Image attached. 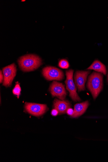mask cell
<instances>
[{
    "instance_id": "cell-1",
    "label": "cell",
    "mask_w": 108,
    "mask_h": 162,
    "mask_svg": "<svg viewBox=\"0 0 108 162\" xmlns=\"http://www.w3.org/2000/svg\"><path fill=\"white\" fill-rule=\"evenodd\" d=\"M20 69L25 72L31 71L38 68L42 64V60L39 56L29 55L21 57L18 60Z\"/></svg>"
},
{
    "instance_id": "cell-2",
    "label": "cell",
    "mask_w": 108,
    "mask_h": 162,
    "mask_svg": "<svg viewBox=\"0 0 108 162\" xmlns=\"http://www.w3.org/2000/svg\"><path fill=\"white\" fill-rule=\"evenodd\" d=\"M87 86L94 99H96L103 89L102 74L95 72L92 73L89 77Z\"/></svg>"
},
{
    "instance_id": "cell-3",
    "label": "cell",
    "mask_w": 108,
    "mask_h": 162,
    "mask_svg": "<svg viewBox=\"0 0 108 162\" xmlns=\"http://www.w3.org/2000/svg\"><path fill=\"white\" fill-rule=\"evenodd\" d=\"M73 70L72 69L69 70L66 72V79L65 81L66 88L69 92L70 97L75 101H80V98L76 92V88L75 84L73 82Z\"/></svg>"
},
{
    "instance_id": "cell-4",
    "label": "cell",
    "mask_w": 108,
    "mask_h": 162,
    "mask_svg": "<svg viewBox=\"0 0 108 162\" xmlns=\"http://www.w3.org/2000/svg\"><path fill=\"white\" fill-rule=\"evenodd\" d=\"M42 74L46 79L48 80L60 81L64 77L63 72L61 70L55 67H48L42 70Z\"/></svg>"
},
{
    "instance_id": "cell-5",
    "label": "cell",
    "mask_w": 108,
    "mask_h": 162,
    "mask_svg": "<svg viewBox=\"0 0 108 162\" xmlns=\"http://www.w3.org/2000/svg\"><path fill=\"white\" fill-rule=\"evenodd\" d=\"M17 69L14 64L4 67L3 69L4 81L3 85L6 87L11 86L12 83L16 75Z\"/></svg>"
},
{
    "instance_id": "cell-6",
    "label": "cell",
    "mask_w": 108,
    "mask_h": 162,
    "mask_svg": "<svg viewBox=\"0 0 108 162\" xmlns=\"http://www.w3.org/2000/svg\"><path fill=\"white\" fill-rule=\"evenodd\" d=\"M25 110L31 114L35 116H40L47 111L48 108L45 104L26 103Z\"/></svg>"
},
{
    "instance_id": "cell-7",
    "label": "cell",
    "mask_w": 108,
    "mask_h": 162,
    "mask_svg": "<svg viewBox=\"0 0 108 162\" xmlns=\"http://www.w3.org/2000/svg\"><path fill=\"white\" fill-rule=\"evenodd\" d=\"M50 91L52 95L60 99L63 100L66 98L67 93L62 83L53 81L50 86Z\"/></svg>"
},
{
    "instance_id": "cell-8",
    "label": "cell",
    "mask_w": 108,
    "mask_h": 162,
    "mask_svg": "<svg viewBox=\"0 0 108 162\" xmlns=\"http://www.w3.org/2000/svg\"><path fill=\"white\" fill-rule=\"evenodd\" d=\"M90 72V71H78L76 72L74 79L79 92L85 90V83Z\"/></svg>"
},
{
    "instance_id": "cell-9",
    "label": "cell",
    "mask_w": 108,
    "mask_h": 162,
    "mask_svg": "<svg viewBox=\"0 0 108 162\" xmlns=\"http://www.w3.org/2000/svg\"><path fill=\"white\" fill-rule=\"evenodd\" d=\"M71 105L67 100L60 101L55 99L54 103V106L60 114H65L68 108H70Z\"/></svg>"
},
{
    "instance_id": "cell-10",
    "label": "cell",
    "mask_w": 108,
    "mask_h": 162,
    "mask_svg": "<svg viewBox=\"0 0 108 162\" xmlns=\"http://www.w3.org/2000/svg\"><path fill=\"white\" fill-rule=\"evenodd\" d=\"M89 105V103L88 101L75 104L74 106V113L71 117L76 118L82 115L88 108Z\"/></svg>"
},
{
    "instance_id": "cell-11",
    "label": "cell",
    "mask_w": 108,
    "mask_h": 162,
    "mask_svg": "<svg viewBox=\"0 0 108 162\" xmlns=\"http://www.w3.org/2000/svg\"><path fill=\"white\" fill-rule=\"evenodd\" d=\"M87 69L93 70L94 71L102 73L105 75L106 73V69L105 66L98 60L95 61Z\"/></svg>"
},
{
    "instance_id": "cell-12",
    "label": "cell",
    "mask_w": 108,
    "mask_h": 162,
    "mask_svg": "<svg viewBox=\"0 0 108 162\" xmlns=\"http://www.w3.org/2000/svg\"><path fill=\"white\" fill-rule=\"evenodd\" d=\"M21 91V89L19 83L18 82H16L14 88L12 91L13 94L16 95L17 98H19L20 94Z\"/></svg>"
},
{
    "instance_id": "cell-13",
    "label": "cell",
    "mask_w": 108,
    "mask_h": 162,
    "mask_svg": "<svg viewBox=\"0 0 108 162\" xmlns=\"http://www.w3.org/2000/svg\"><path fill=\"white\" fill-rule=\"evenodd\" d=\"M59 66L63 69H67L69 67L68 61L65 59L60 60L59 63Z\"/></svg>"
},
{
    "instance_id": "cell-14",
    "label": "cell",
    "mask_w": 108,
    "mask_h": 162,
    "mask_svg": "<svg viewBox=\"0 0 108 162\" xmlns=\"http://www.w3.org/2000/svg\"><path fill=\"white\" fill-rule=\"evenodd\" d=\"M66 113L68 115L71 117L73 115V113H74V110H73L72 108H69L68 109Z\"/></svg>"
},
{
    "instance_id": "cell-15",
    "label": "cell",
    "mask_w": 108,
    "mask_h": 162,
    "mask_svg": "<svg viewBox=\"0 0 108 162\" xmlns=\"http://www.w3.org/2000/svg\"><path fill=\"white\" fill-rule=\"evenodd\" d=\"M58 113L59 112L57 110V109H53L51 112V115L54 116H57L58 115Z\"/></svg>"
},
{
    "instance_id": "cell-16",
    "label": "cell",
    "mask_w": 108,
    "mask_h": 162,
    "mask_svg": "<svg viewBox=\"0 0 108 162\" xmlns=\"http://www.w3.org/2000/svg\"><path fill=\"white\" fill-rule=\"evenodd\" d=\"M0 76H1V77H0V82L2 83L3 82V74L2 73V71H1V73H0Z\"/></svg>"
},
{
    "instance_id": "cell-17",
    "label": "cell",
    "mask_w": 108,
    "mask_h": 162,
    "mask_svg": "<svg viewBox=\"0 0 108 162\" xmlns=\"http://www.w3.org/2000/svg\"><path fill=\"white\" fill-rule=\"evenodd\" d=\"M107 78H108V77H107Z\"/></svg>"
}]
</instances>
